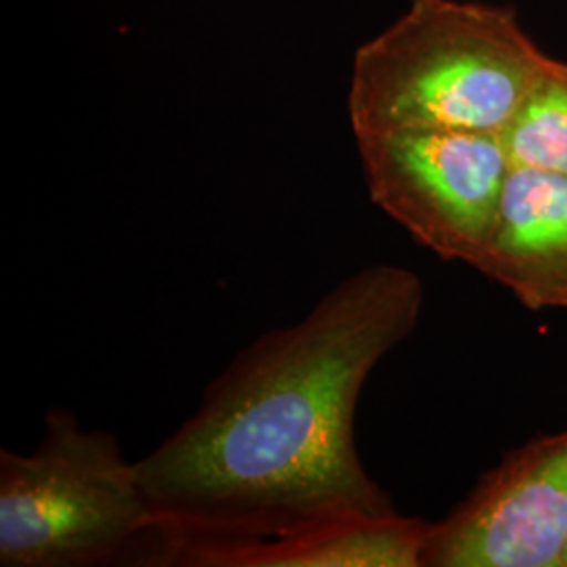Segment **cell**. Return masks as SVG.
Segmentation results:
<instances>
[{"label":"cell","mask_w":567,"mask_h":567,"mask_svg":"<svg viewBox=\"0 0 567 567\" xmlns=\"http://www.w3.org/2000/svg\"><path fill=\"white\" fill-rule=\"evenodd\" d=\"M423 301L414 271L372 265L297 324L244 347L196 414L135 463L154 532L133 566L395 513L362 465L353 423L370 372L414 332Z\"/></svg>","instance_id":"obj_1"},{"label":"cell","mask_w":567,"mask_h":567,"mask_svg":"<svg viewBox=\"0 0 567 567\" xmlns=\"http://www.w3.org/2000/svg\"><path fill=\"white\" fill-rule=\"evenodd\" d=\"M553 55L517 11L482 0H410L353 55V135L477 131L501 135Z\"/></svg>","instance_id":"obj_2"},{"label":"cell","mask_w":567,"mask_h":567,"mask_svg":"<svg viewBox=\"0 0 567 567\" xmlns=\"http://www.w3.org/2000/svg\"><path fill=\"white\" fill-rule=\"evenodd\" d=\"M154 532L135 463L55 408L32 454L0 450V566L122 564Z\"/></svg>","instance_id":"obj_3"},{"label":"cell","mask_w":567,"mask_h":567,"mask_svg":"<svg viewBox=\"0 0 567 567\" xmlns=\"http://www.w3.org/2000/svg\"><path fill=\"white\" fill-rule=\"evenodd\" d=\"M355 142L372 203L440 259L477 264L513 168L503 137L425 128Z\"/></svg>","instance_id":"obj_4"},{"label":"cell","mask_w":567,"mask_h":567,"mask_svg":"<svg viewBox=\"0 0 567 567\" xmlns=\"http://www.w3.org/2000/svg\"><path fill=\"white\" fill-rule=\"evenodd\" d=\"M567 431L532 440L433 524L423 567H561Z\"/></svg>","instance_id":"obj_5"},{"label":"cell","mask_w":567,"mask_h":567,"mask_svg":"<svg viewBox=\"0 0 567 567\" xmlns=\"http://www.w3.org/2000/svg\"><path fill=\"white\" fill-rule=\"evenodd\" d=\"M529 311L567 309V177L508 173L494 234L473 265Z\"/></svg>","instance_id":"obj_6"},{"label":"cell","mask_w":567,"mask_h":567,"mask_svg":"<svg viewBox=\"0 0 567 567\" xmlns=\"http://www.w3.org/2000/svg\"><path fill=\"white\" fill-rule=\"evenodd\" d=\"M433 524L389 515H362L301 534L168 550L166 567H423Z\"/></svg>","instance_id":"obj_7"},{"label":"cell","mask_w":567,"mask_h":567,"mask_svg":"<svg viewBox=\"0 0 567 567\" xmlns=\"http://www.w3.org/2000/svg\"><path fill=\"white\" fill-rule=\"evenodd\" d=\"M501 137L513 166L567 177V61H548Z\"/></svg>","instance_id":"obj_8"},{"label":"cell","mask_w":567,"mask_h":567,"mask_svg":"<svg viewBox=\"0 0 567 567\" xmlns=\"http://www.w3.org/2000/svg\"><path fill=\"white\" fill-rule=\"evenodd\" d=\"M561 567H567V543L566 548H564V555H561Z\"/></svg>","instance_id":"obj_9"}]
</instances>
